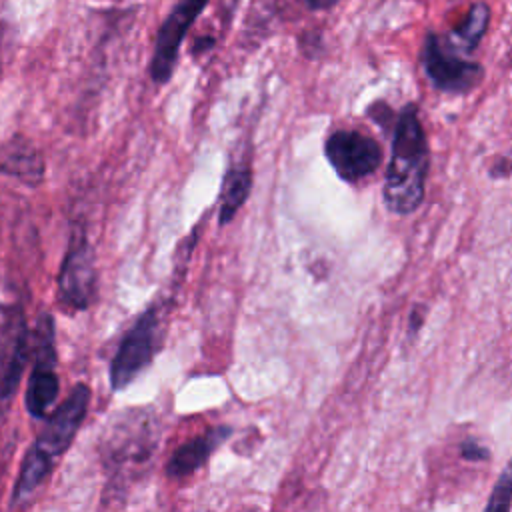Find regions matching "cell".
Here are the masks:
<instances>
[{
  "mask_svg": "<svg viewBox=\"0 0 512 512\" xmlns=\"http://www.w3.org/2000/svg\"><path fill=\"white\" fill-rule=\"evenodd\" d=\"M252 168L250 166H232L222 180V190H220V214L218 222L224 226L228 224L238 210L244 206V202L250 196L252 190Z\"/></svg>",
  "mask_w": 512,
  "mask_h": 512,
  "instance_id": "30bf717a",
  "label": "cell"
},
{
  "mask_svg": "<svg viewBox=\"0 0 512 512\" xmlns=\"http://www.w3.org/2000/svg\"><path fill=\"white\" fill-rule=\"evenodd\" d=\"M96 294L94 252L82 228H76L58 276V298L70 310H86Z\"/></svg>",
  "mask_w": 512,
  "mask_h": 512,
  "instance_id": "8992f818",
  "label": "cell"
},
{
  "mask_svg": "<svg viewBox=\"0 0 512 512\" xmlns=\"http://www.w3.org/2000/svg\"><path fill=\"white\" fill-rule=\"evenodd\" d=\"M424 314H426V308H422V306H416V308L412 310V316H410V334H414V332L422 326Z\"/></svg>",
  "mask_w": 512,
  "mask_h": 512,
  "instance_id": "9a60e30c",
  "label": "cell"
},
{
  "mask_svg": "<svg viewBox=\"0 0 512 512\" xmlns=\"http://www.w3.org/2000/svg\"><path fill=\"white\" fill-rule=\"evenodd\" d=\"M492 178H506L508 176V158H502L494 164V168L490 170Z\"/></svg>",
  "mask_w": 512,
  "mask_h": 512,
  "instance_id": "e0dca14e",
  "label": "cell"
},
{
  "mask_svg": "<svg viewBox=\"0 0 512 512\" xmlns=\"http://www.w3.org/2000/svg\"><path fill=\"white\" fill-rule=\"evenodd\" d=\"M54 350V324L48 314L38 322L36 334V362L26 388V408L34 418H44L54 400L58 398V374Z\"/></svg>",
  "mask_w": 512,
  "mask_h": 512,
  "instance_id": "ba28073f",
  "label": "cell"
},
{
  "mask_svg": "<svg viewBox=\"0 0 512 512\" xmlns=\"http://www.w3.org/2000/svg\"><path fill=\"white\" fill-rule=\"evenodd\" d=\"M230 434H232L230 426H216V428H210L204 434L180 444L166 462V476L172 480H182L186 476H192L208 462V458L214 454V450L224 440H228Z\"/></svg>",
  "mask_w": 512,
  "mask_h": 512,
  "instance_id": "9c48e42d",
  "label": "cell"
},
{
  "mask_svg": "<svg viewBox=\"0 0 512 512\" xmlns=\"http://www.w3.org/2000/svg\"><path fill=\"white\" fill-rule=\"evenodd\" d=\"M206 4L208 0H178L170 14L162 20L150 62V76L156 84L170 82L178 62L180 46Z\"/></svg>",
  "mask_w": 512,
  "mask_h": 512,
  "instance_id": "52a82bcc",
  "label": "cell"
},
{
  "mask_svg": "<svg viewBox=\"0 0 512 512\" xmlns=\"http://www.w3.org/2000/svg\"><path fill=\"white\" fill-rule=\"evenodd\" d=\"M212 46H214V38L202 36V38H198V42H196V46H194V52L200 54L202 50H208V48H212Z\"/></svg>",
  "mask_w": 512,
  "mask_h": 512,
  "instance_id": "ac0fdd59",
  "label": "cell"
},
{
  "mask_svg": "<svg viewBox=\"0 0 512 512\" xmlns=\"http://www.w3.org/2000/svg\"><path fill=\"white\" fill-rule=\"evenodd\" d=\"M430 172V146L418 106L408 102L392 128V152L382 184V200L394 214L408 216L420 208Z\"/></svg>",
  "mask_w": 512,
  "mask_h": 512,
  "instance_id": "6da1fadb",
  "label": "cell"
},
{
  "mask_svg": "<svg viewBox=\"0 0 512 512\" xmlns=\"http://www.w3.org/2000/svg\"><path fill=\"white\" fill-rule=\"evenodd\" d=\"M160 350V314L156 306L144 310L122 336L110 362V388H128Z\"/></svg>",
  "mask_w": 512,
  "mask_h": 512,
  "instance_id": "3957f363",
  "label": "cell"
},
{
  "mask_svg": "<svg viewBox=\"0 0 512 512\" xmlns=\"http://www.w3.org/2000/svg\"><path fill=\"white\" fill-rule=\"evenodd\" d=\"M340 0H304V4L310 10H330L332 6H336Z\"/></svg>",
  "mask_w": 512,
  "mask_h": 512,
  "instance_id": "2e32d148",
  "label": "cell"
},
{
  "mask_svg": "<svg viewBox=\"0 0 512 512\" xmlns=\"http://www.w3.org/2000/svg\"><path fill=\"white\" fill-rule=\"evenodd\" d=\"M422 66L430 84L446 94H468L484 76L482 64L456 54L454 46L436 32L426 34Z\"/></svg>",
  "mask_w": 512,
  "mask_h": 512,
  "instance_id": "277c9868",
  "label": "cell"
},
{
  "mask_svg": "<svg viewBox=\"0 0 512 512\" xmlns=\"http://www.w3.org/2000/svg\"><path fill=\"white\" fill-rule=\"evenodd\" d=\"M0 170L28 184H38L44 174V162L28 142H10L0 148Z\"/></svg>",
  "mask_w": 512,
  "mask_h": 512,
  "instance_id": "8fae6325",
  "label": "cell"
},
{
  "mask_svg": "<svg viewBox=\"0 0 512 512\" xmlns=\"http://www.w3.org/2000/svg\"><path fill=\"white\" fill-rule=\"evenodd\" d=\"M460 456L468 462H484L490 458V450L482 446L476 438H468L460 444Z\"/></svg>",
  "mask_w": 512,
  "mask_h": 512,
  "instance_id": "5bb4252c",
  "label": "cell"
},
{
  "mask_svg": "<svg viewBox=\"0 0 512 512\" xmlns=\"http://www.w3.org/2000/svg\"><path fill=\"white\" fill-rule=\"evenodd\" d=\"M490 22V8L486 2H476L464 16V20L454 28L452 38L448 40L452 46L462 48L464 52H472L478 48L480 40L484 38Z\"/></svg>",
  "mask_w": 512,
  "mask_h": 512,
  "instance_id": "7c38bea8",
  "label": "cell"
},
{
  "mask_svg": "<svg viewBox=\"0 0 512 512\" xmlns=\"http://www.w3.org/2000/svg\"><path fill=\"white\" fill-rule=\"evenodd\" d=\"M90 404V388L86 384H76L68 398L56 408V412L48 418L40 436L28 450L18 484L16 498L22 500L30 496L50 474L56 460L68 450L76 432L80 430Z\"/></svg>",
  "mask_w": 512,
  "mask_h": 512,
  "instance_id": "7a4b0ae2",
  "label": "cell"
},
{
  "mask_svg": "<svg viewBox=\"0 0 512 512\" xmlns=\"http://www.w3.org/2000/svg\"><path fill=\"white\" fill-rule=\"evenodd\" d=\"M510 496H512V478H510V466H506L500 474V480L496 482L492 496L486 504V510H500L510 512Z\"/></svg>",
  "mask_w": 512,
  "mask_h": 512,
  "instance_id": "4fadbf2b",
  "label": "cell"
},
{
  "mask_svg": "<svg viewBox=\"0 0 512 512\" xmlns=\"http://www.w3.org/2000/svg\"><path fill=\"white\" fill-rule=\"evenodd\" d=\"M324 156L344 182H360L382 164V148L376 138L360 130H334L324 142Z\"/></svg>",
  "mask_w": 512,
  "mask_h": 512,
  "instance_id": "5b68a950",
  "label": "cell"
}]
</instances>
